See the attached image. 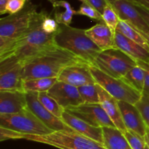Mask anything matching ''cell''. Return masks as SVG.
Wrapping results in <instances>:
<instances>
[{
  "instance_id": "obj_1",
  "label": "cell",
  "mask_w": 149,
  "mask_h": 149,
  "mask_svg": "<svg viewBox=\"0 0 149 149\" xmlns=\"http://www.w3.org/2000/svg\"><path fill=\"white\" fill-rule=\"evenodd\" d=\"M22 63L23 79L26 80L58 77L60 73L68 66L87 62L71 51L54 44Z\"/></svg>"
},
{
  "instance_id": "obj_2",
  "label": "cell",
  "mask_w": 149,
  "mask_h": 149,
  "mask_svg": "<svg viewBox=\"0 0 149 149\" xmlns=\"http://www.w3.org/2000/svg\"><path fill=\"white\" fill-rule=\"evenodd\" d=\"M48 15L45 11L36 12L31 22L29 30L16 41L10 52L0 60L13 56L23 62L48 47L54 45V34H47L42 29V22Z\"/></svg>"
},
{
  "instance_id": "obj_3",
  "label": "cell",
  "mask_w": 149,
  "mask_h": 149,
  "mask_svg": "<svg viewBox=\"0 0 149 149\" xmlns=\"http://www.w3.org/2000/svg\"><path fill=\"white\" fill-rule=\"evenodd\" d=\"M36 10L37 6L28 1L20 11L0 19V58L7 55L29 30Z\"/></svg>"
},
{
  "instance_id": "obj_4",
  "label": "cell",
  "mask_w": 149,
  "mask_h": 149,
  "mask_svg": "<svg viewBox=\"0 0 149 149\" xmlns=\"http://www.w3.org/2000/svg\"><path fill=\"white\" fill-rule=\"evenodd\" d=\"M55 43L71 51L87 63L93 65L96 57L102 51L87 36L86 29L59 24L54 36Z\"/></svg>"
},
{
  "instance_id": "obj_5",
  "label": "cell",
  "mask_w": 149,
  "mask_h": 149,
  "mask_svg": "<svg viewBox=\"0 0 149 149\" xmlns=\"http://www.w3.org/2000/svg\"><path fill=\"white\" fill-rule=\"evenodd\" d=\"M17 139L44 143L59 149H108L103 144L76 131L61 130L42 135L17 132Z\"/></svg>"
},
{
  "instance_id": "obj_6",
  "label": "cell",
  "mask_w": 149,
  "mask_h": 149,
  "mask_svg": "<svg viewBox=\"0 0 149 149\" xmlns=\"http://www.w3.org/2000/svg\"><path fill=\"white\" fill-rule=\"evenodd\" d=\"M93 65L111 77L122 78L138 63L120 49L113 48L102 51Z\"/></svg>"
},
{
  "instance_id": "obj_7",
  "label": "cell",
  "mask_w": 149,
  "mask_h": 149,
  "mask_svg": "<svg viewBox=\"0 0 149 149\" xmlns=\"http://www.w3.org/2000/svg\"><path fill=\"white\" fill-rule=\"evenodd\" d=\"M0 127L29 134H47L52 130L44 124L29 108L13 114H0Z\"/></svg>"
},
{
  "instance_id": "obj_8",
  "label": "cell",
  "mask_w": 149,
  "mask_h": 149,
  "mask_svg": "<svg viewBox=\"0 0 149 149\" xmlns=\"http://www.w3.org/2000/svg\"><path fill=\"white\" fill-rule=\"evenodd\" d=\"M90 68L96 83L117 100L135 105L141 99L142 93L130 86L122 79L111 77L94 65H90Z\"/></svg>"
},
{
  "instance_id": "obj_9",
  "label": "cell",
  "mask_w": 149,
  "mask_h": 149,
  "mask_svg": "<svg viewBox=\"0 0 149 149\" xmlns=\"http://www.w3.org/2000/svg\"><path fill=\"white\" fill-rule=\"evenodd\" d=\"M23 72V63L15 57L0 60V91H24Z\"/></svg>"
},
{
  "instance_id": "obj_10",
  "label": "cell",
  "mask_w": 149,
  "mask_h": 149,
  "mask_svg": "<svg viewBox=\"0 0 149 149\" xmlns=\"http://www.w3.org/2000/svg\"><path fill=\"white\" fill-rule=\"evenodd\" d=\"M66 112L81 118L95 127H116L100 103H83L65 109Z\"/></svg>"
},
{
  "instance_id": "obj_11",
  "label": "cell",
  "mask_w": 149,
  "mask_h": 149,
  "mask_svg": "<svg viewBox=\"0 0 149 149\" xmlns=\"http://www.w3.org/2000/svg\"><path fill=\"white\" fill-rule=\"evenodd\" d=\"M27 105L31 111L49 129L55 131H74L65 124L62 119L58 118L43 106L38 98V92H26Z\"/></svg>"
},
{
  "instance_id": "obj_12",
  "label": "cell",
  "mask_w": 149,
  "mask_h": 149,
  "mask_svg": "<svg viewBox=\"0 0 149 149\" xmlns=\"http://www.w3.org/2000/svg\"><path fill=\"white\" fill-rule=\"evenodd\" d=\"M47 93L64 109L84 103L78 88L65 82L58 80Z\"/></svg>"
},
{
  "instance_id": "obj_13",
  "label": "cell",
  "mask_w": 149,
  "mask_h": 149,
  "mask_svg": "<svg viewBox=\"0 0 149 149\" xmlns=\"http://www.w3.org/2000/svg\"><path fill=\"white\" fill-rule=\"evenodd\" d=\"M88 63H79L68 66L64 69L58 77V80L79 87L80 86L95 83V80L90 70Z\"/></svg>"
},
{
  "instance_id": "obj_14",
  "label": "cell",
  "mask_w": 149,
  "mask_h": 149,
  "mask_svg": "<svg viewBox=\"0 0 149 149\" xmlns=\"http://www.w3.org/2000/svg\"><path fill=\"white\" fill-rule=\"evenodd\" d=\"M121 20L127 22L140 32L149 33V26L130 0H117L112 4Z\"/></svg>"
},
{
  "instance_id": "obj_15",
  "label": "cell",
  "mask_w": 149,
  "mask_h": 149,
  "mask_svg": "<svg viewBox=\"0 0 149 149\" xmlns=\"http://www.w3.org/2000/svg\"><path fill=\"white\" fill-rule=\"evenodd\" d=\"M119 106L127 129L132 130L142 137H145L147 126L139 110L133 104L119 101Z\"/></svg>"
},
{
  "instance_id": "obj_16",
  "label": "cell",
  "mask_w": 149,
  "mask_h": 149,
  "mask_svg": "<svg viewBox=\"0 0 149 149\" xmlns=\"http://www.w3.org/2000/svg\"><path fill=\"white\" fill-rule=\"evenodd\" d=\"M27 107L26 94L24 91H0V114L17 113Z\"/></svg>"
},
{
  "instance_id": "obj_17",
  "label": "cell",
  "mask_w": 149,
  "mask_h": 149,
  "mask_svg": "<svg viewBox=\"0 0 149 149\" xmlns=\"http://www.w3.org/2000/svg\"><path fill=\"white\" fill-rule=\"evenodd\" d=\"M97 89L99 95V103L113 121L115 127L122 132L125 131L127 130V128L124 123L122 112L119 106V100L108 93L97 83Z\"/></svg>"
},
{
  "instance_id": "obj_18",
  "label": "cell",
  "mask_w": 149,
  "mask_h": 149,
  "mask_svg": "<svg viewBox=\"0 0 149 149\" xmlns=\"http://www.w3.org/2000/svg\"><path fill=\"white\" fill-rule=\"evenodd\" d=\"M61 119L74 131L104 145L102 127H93L81 118L74 116L65 110L63 113Z\"/></svg>"
},
{
  "instance_id": "obj_19",
  "label": "cell",
  "mask_w": 149,
  "mask_h": 149,
  "mask_svg": "<svg viewBox=\"0 0 149 149\" xmlns=\"http://www.w3.org/2000/svg\"><path fill=\"white\" fill-rule=\"evenodd\" d=\"M114 42L116 48L135 61H145L149 64V51L117 31L114 33Z\"/></svg>"
},
{
  "instance_id": "obj_20",
  "label": "cell",
  "mask_w": 149,
  "mask_h": 149,
  "mask_svg": "<svg viewBox=\"0 0 149 149\" xmlns=\"http://www.w3.org/2000/svg\"><path fill=\"white\" fill-rule=\"evenodd\" d=\"M86 33L102 51L116 48L114 32L105 23L103 20L100 21L90 29H86Z\"/></svg>"
},
{
  "instance_id": "obj_21",
  "label": "cell",
  "mask_w": 149,
  "mask_h": 149,
  "mask_svg": "<svg viewBox=\"0 0 149 149\" xmlns=\"http://www.w3.org/2000/svg\"><path fill=\"white\" fill-rule=\"evenodd\" d=\"M104 145L108 149H132L122 131L116 127H103Z\"/></svg>"
},
{
  "instance_id": "obj_22",
  "label": "cell",
  "mask_w": 149,
  "mask_h": 149,
  "mask_svg": "<svg viewBox=\"0 0 149 149\" xmlns=\"http://www.w3.org/2000/svg\"><path fill=\"white\" fill-rule=\"evenodd\" d=\"M58 77H42L23 80V89L26 92H47L56 82Z\"/></svg>"
},
{
  "instance_id": "obj_23",
  "label": "cell",
  "mask_w": 149,
  "mask_h": 149,
  "mask_svg": "<svg viewBox=\"0 0 149 149\" xmlns=\"http://www.w3.org/2000/svg\"><path fill=\"white\" fill-rule=\"evenodd\" d=\"M116 31L122 33L126 37L134 41L149 51V42L148 40L137 29L130 26L127 22L120 20Z\"/></svg>"
},
{
  "instance_id": "obj_24",
  "label": "cell",
  "mask_w": 149,
  "mask_h": 149,
  "mask_svg": "<svg viewBox=\"0 0 149 149\" xmlns=\"http://www.w3.org/2000/svg\"><path fill=\"white\" fill-rule=\"evenodd\" d=\"M121 79L140 93H143L145 82V72L140 65L138 64L134 67Z\"/></svg>"
},
{
  "instance_id": "obj_25",
  "label": "cell",
  "mask_w": 149,
  "mask_h": 149,
  "mask_svg": "<svg viewBox=\"0 0 149 149\" xmlns=\"http://www.w3.org/2000/svg\"><path fill=\"white\" fill-rule=\"evenodd\" d=\"M38 98L43 106L58 118H61L65 109L61 106L53 98L51 97L47 92H39Z\"/></svg>"
},
{
  "instance_id": "obj_26",
  "label": "cell",
  "mask_w": 149,
  "mask_h": 149,
  "mask_svg": "<svg viewBox=\"0 0 149 149\" xmlns=\"http://www.w3.org/2000/svg\"><path fill=\"white\" fill-rule=\"evenodd\" d=\"M77 88L84 103H99L97 83H88Z\"/></svg>"
},
{
  "instance_id": "obj_27",
  "label": "cell",
  "mask_w": 149,
  "mask_h": 149,
  "mask_svg": "<svg viewBox=\"0 0 149 149\" xmlns=\"http://www.w3.org/2000/svg\"><path fill=\"white\" fill-rule=\"evenodd\" d=\"M102 16H103V20L105 22V23L115 33L116 27L121 19L112 4H108L106 6L102 13Z\"/></svg>"
},
{
  "instance_id": "obj_28",
  "label": "cell",
  "mask_w": 149,
  "mask_h": 149,
  "mask_svg": "<svg viewBox=\"0 0 149 149\" xmlns=\"http://www.w3.org/2000/svg\"><path fill=\"white\" fill-rule=\"evenodd\" d=\"M130 145L132 149H146L145 138L132 130L127 129L122 132Z\"/></svg>"
},
{
  "instance_id": "obj_29",
  "label": "cell",
  "mask_w": 149,
  "mask_h": 149,
  "mask_svg": "<svg viewBox=\"0 0 149 149\" xmlns=\"http://www.w3.org/2000/svg\"><path fill=\"white\" fill-rule=\"evenodd\" d=\"M76 15H81L87 16L93 20H97L99 21L103 20V16L100 12L97 11L94 7L89 4L87 1H84L81 3L79 9L77 10Z\"/></svg>"
},
{
  "instance_id": "obj_30",
  "label": "cell",
  "mask_w": 149,
  "mask_h": 149,
  "mask_svg": "<svg viewBox=\"0 0 149 149\" xmlns=\"http://www.w3.org/2000/svg\"><path fill=\"white\" fill-rule=\"evenodd\" d=\"M135 105L142 114L146 124L149 129V96L142 93L141 99Z\"/></svg>"
},
{
  "instance_id": "obj_31",
  "label": "cell",
  "mask_w": 149,
  "mask_h": 149,
  "mask_svg": "<svg viewBox=\"0 0 149 149\" xmlns=\"http://www.w3.org/2000/svg\"><path fill=\"white\" fill-rule=\"evenodd\" d=\"M59 24L57 23L55 19L52 18L49 14L45 18L42 22V29L46 33L54 34L58 31Z\"/></svg>"
},
{
  "instance_id": "obj_32",
  "label": "cell",
  "mask_w": 149,
  "mask_h": 149,
  "mask_svg": "<svg viewBox=\"0 0 149 149\" xmlns=\"http://www.w3.org/2000/svg\"><path fill=\"white\" fill-rule=\"evenodd\" d=\"M26 3L25 0H10L6 6V13L11 15L20 11L24 7Z\"/></svg>"
},
{
  "instance_id": "obj_33",
  "label": "cell",
  "mask_w": 149,
  "mask_h": 149,
  "mask_svg": "<svg viewBox=\"0 0 149 149\" xmlns=\"http://www.w3.org/2000/svg\"><path fill=\"white\" fill-rule=\"evenodd\" d=\"M136 61L138 65L141 66L145 72V82H144L143 91L142 93L149 96V64L142 61Z\"/></svg>"
},
{
  "instance_id": "obj_34",
  "label": "cell",
  "mask_w": 149,
  "mask_h": 149,
  "mask_svg": "<svg viewBox=\"0 0 149 149\" xmlns=\"http://www.w3.org/2000/svg\"><path fill=\"white\" fill-rule=\"evenodd\" d=\"M131 2H132V4L135 6V7L137 8V10H138V12L140 13V14L141 15L143 19L145 20V21L146 22L147 24L149 26V9L146 7L145 6H143V4H141V3L138 2L135 0H130Z\"/></svg>"
},
{
  "instance_id": "obj_35",
  "label": "cell",
  "mask_w": 149,
  "mask_h": 149,
  "mask_svg": "<svg viewBox=\"0 0 149 149\" xmlns=\"http://www.w3.org/2000/svg\"><path fill=\"white\" fill-rule=\"evenodd\" d=\"M86 1L94 7L101 14L103 13L106 6L109 4L106 0H86Z\"/></svg>"
},
{
  "instance_id": "obj_36",
  "label": "cell",
  "mask_w": 149,
  "mask_h": 149,
  "mask_svg": "<svg viewBox=\"0 0 149 149\" xmlns=\"http://www.w3.org/2000/svg\"><path fill=\"white\" fill-rule=\"evenodd\" d=\"M10 1V0H0V14H5L6 6Z\"/></svg>"
},
{
  "instance_id": "obj_37",
  "label": "cell",
  "mask_w": 149,
  "mask_h": 149,
  "mask_svg": "<svg viewBox=\"0 0 149 149\" xmlns=\"http://www.w3.org/2000/svg\"><path fill=\"white\" fill-rule=\"evenodd\" d=\"M135 1L141 3V4H143V5L145 6L146 7L149 9V0H135Z\"/></svg>"
},
{
  "instance_id": "obj_38",
  "label": "cell",
  "mask_w": 149,
  "mask_h": 149,
  "mask_svg": "<svg viewBox=\"0 0 149 149\" xmlns=\"http://www.w3.org/2000/svg\"><path fill=\"white\" fill-rule=\"evenodd\" d=\"M144 138H145V141H146V145H148V147L149 148V129L147 127V131H146V134L145 137H144Z\"/></svg>"
},
{
  "instance_id": "obj_39",
  "label": "cell",
  "mask_w": 149,
  "mask_h": 149,
  "mask_svg": "<svg viewBox=\"0 0 149 149\" xmlns=\"http://www.w3.org/2000/svg\"><path fill=\"white\" fill-rule=\"evenodd\" d=\"M138 32H140V33L141 34L143 35V36L144 37L146 38V39L148 40V42H149V33H145V32H140V31H138Z\"/></svg>"
},
{
  "instance_id": "obj_40",
  "label": "cell",
  "mask_w": 149,
  "mask_h": 149,
  "mask_svg": "<svg viewBox=\"0 0 149 149\" xmlns=\"http://www.w3.org/2000/svg\"><path fill=\"white\" fill-rule=\"evenodd\" d=\"M106 1H107V2L109 3V4H112L113 2H115V1H117V0H106Z\"/></svg>"
},
{
  "instance_id": "obj_41",
  "label": "cell",
  "mask_w": 149,
  "mask_h": 149,
  "mask_svg": "<svg viewBox=\"0 0 149 149\" xmlns=\"http://www.w3.org/2000/svg\"><path fill=\"white\" fill-rule=\"evenodd\" d=\"M80 1H81V2H84V1H86V0H79Z\"/></svg>"
},
{
  "instance_id": "obj_42",
  "label": "cell",
  "mask_w": 149,
  "mask_h": 149,
  "mask_svg": "<svg viewBox=\"0 0 149 149\" xmlns=\"http://www.w3.org/2000/svg\"><path fill=\"white\" fill-rule=\"evenodd\" d=\"M146 149H149V148L148 147V145H146Z\"/></svg>"
},
{
  "instance_id": "obj_43",
  "label": "cell",
  "mask_w": 149,
  "mask_h": 149,
  "mask_svg": "<svg viewBox=\"0 0 149 149\" xmlns=\"http://www.w3.org/2000/svg\"><path fill=\"white\" fill-rule=\"evenodd\" d=\"M26 1H30V0H25Z\"/></svg>"
}]
</instances>
